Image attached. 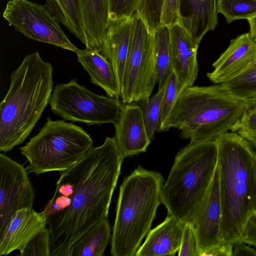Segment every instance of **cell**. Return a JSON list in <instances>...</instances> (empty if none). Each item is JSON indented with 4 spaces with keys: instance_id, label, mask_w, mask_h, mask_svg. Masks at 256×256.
<instances>
[{
    "instance_id": "3957f363",
    "label": "cell",
    "mask_w": 256,
    "mask_h": 256,
    "mask_svg": "<svg viewBox=\"0 0 256 256\" xmlns=\"http://www.w3.org/2000/svg\"><path fill=\"white\" fill-rule=\"evenodd\" d=\"M215 141L218 149L223 243L241 240L245 225L254 212L253 158L251 144L236 132Z\"/></svg>"
},
{
    "instance_id": "e0dca14e",
    "label": "cell",
    "mask_w": 256,
    "mask_h": 256,
    "mask_svg": "<svg viewBox=\"0 0 256 256\" xmlns=\"http://www.w3.org/2000/svg\"><path fill=\"white\" fill-rule=\"evenodd\" d=\"M132 24V16L110 22L100 50L112 66L120 94L129 52Z\"/></svg>"
},
{
    "instance_id": "8fae6325",
    "label": "cell",
    "mask_w": 256,
    "mask_h": 256,
    "mask_svg": "<svg viewBox=\"0 0 256 256\" xmlns=\"http://www.w3.org/2000/svg\"><path fill=\"white\" fill-rule=\"evenodd\" d=\"M35 194L24 166L0 154V235L18 210L32 208Z\"/></svg>"
},
{
    "instance_id": "d4e9b609",
    "label": "cell",
    "mask_w": 256,
    "mask_h": 256,
    "mask_svg": "<svg viewBox=\"0 0 256 256\" xmlns=\"http://www.w3.org/2000/svg\"><path fill=\"white\" fill-rule=\"evenodd\" d=\"M217 11L228 24L238 20H248L256 16V0H217Z\"/></svg>"
},
{
    "instance_id": "1f68e13d",
    "label": "cell",
    "mask_w": 256,
    "mask_h": 256,
    "mask_svg": "<svg viewBox=\"0 0 256 256\" xmlns=\"http://www.w3.org/2000/svg\"><path fill=\"white\" fill-rule=\"evenodd\" d=\"M109 22L124 17H131L136 13L138 0H108Z\"/></svg>"
},
{
    "instance_id": "9a60e30c",
    "label": "cell",
    "mask_w": 256,
    "mask_h": 256,
    "mask_svg": "<svg viewBox=\"0 0 256 256\" xmlns=\"http://www.w3.org/2000/svg\"><path fill=\"white\" fill-rule=\"evenodd\" d=\"M169 28V46L172 70L184 88L193 86L198 67L196 43L180 24Z\"/></svg>"
},
{
    "instance_id": "5b68a950",
    "label": "cell",
    "mask_w": 256,
    "mask_h": 256,
    "mask_svg": "<svg viewBox=\"0 0 256 256\" xmlns=\"http://www.w3.org/2000/svg\"><path fill=\"white\" fill-rule=\"evenodd\" d=\"M164 179L139 165L120 188L111 238L112 256H134L150 230L162 202Z\"/></svg>"
},
{
    "instance_id": "d6986e66",
    "label": "cell",
    "mask_w": 256,
    "mask_h": 256,
    "mask_svg": "<svg viewBox=\"0 0 256 256\" xmlns=\"http://www.w3.org/2000/svg\"><path fill=\"white\" fill-rule=\"evenodd\" d=\"M184 224L176 218L168 215L150 230L135 256H174L180 248Z\"/></svg>"
},
{
    "instance_id": "ab89813d",
    "label": "cell",
    "mask_w": 256,
    "mask_h": 256,
    "mask_svg": "<svg viewBox=\"0 0 256 256\" xmlns=\"http://www.w3.org/2000/svg\"><path fill=\"white\" fill-rule=\"evenodd\" d=\"M246 105L256 109V96L246 100Z\"/></svg>"
},
{
    "instance_id": "6da1fadb",
    "label": "cell",
    "mask_w": 256,
    "mask_h": 256,
    "mask_svg": "<svg viewBox=\"0 0 256 256\" xmlns=\"http://www.w3.org/2000/svg\"><path fill=\"white\" fill-rule=\"evenodd\" d=\"M124 160L114 138L106 137L70 168L60 172L72 190L70 204L49 215L51 256H65L90 228L108 218L113 192Z\"/></svg>"
},
{
    "instance_id": "836d02e7",
    "label": "cell",
    "mask_w": 256,
    "mask_h": 256,
    "mask_svg": "<svg viewBox=\"0 0 256 256\" xmlns=\"http://www.w3.org/2000/svg\"><path fill=\"white\" fill-rule=\"evenodd\" d=\"M180 0H164L162 26L170 28L179 22Z\"/></svg>"
},
{
    "instance_id": "5bb4252c",
    "label": "cell",
    "mask_w": 256,
    "mask_h": 256,
    "mask_svg": "<svg viewBox=\"0 0 256 256\" xmlns=\"http://www.w3.org/2000/svg\"><path fill=\"white\" fill-rule=\"evenodd\" d=\"M114 136L118 149L126 158L146 152L150 144L140 106L124 104L118 122L114 124Z\"/></svg>"
},
{
    "instance_id": "e575fe53",
    "label": "cell",
    "mask_w": 256,
    "mask_h": 256,
    "mask_svg": "<svg viewBox=\"0 0 256 256\" xmlns=\"http://www.w3.org/2000/svg\"><path fill=\"white\" fill-rule=\"evenodd\" d=\"M241 241L256 246V211L247 221L244 228Z\"/></svg>"
},
{
    "instance_id": "cb8c5ba5",
    "label": "cell",
    "mask_w": 256,
    "mask_h": 256,
    "mask_svg": "<svg viewBox=\"0 0 256 256\" xmlns=\"http://www.w3.org/2000/svg\"><path fill=\"white\" fill-rule=\"evenodd\" d=\"M154 54L158 87L163 84L172 72L170 59L169 28L162 26L154 34Z\"/></svg>"
},
{
    "instance_id": "d6a6232c",
    "label": "cell",
    "mask_w": 256,
    "mask_h": 256,
    "mask_svg": "<svg viewBox=\"0 0 256 256\" xmlns=\"http://www.w3.org/2000/svg\"><path fill=\"white\" fill-rule=\"evenodd\" d=\"M179 256H199L196 237L192 224H184L183 232L180 248L178 251Z\"/></svg>"
},
{
    "instance_id": "4dcf8cb0",
    "label": "cell",
    "mask_w": 256,
    "mask_h": 256,
    "mask_svg": "<svg viewBox=\"0 0 256 256\" xmlns=\"http://www.w3.org/2000/svg\"><path fill=\"white\" fill-rule=\"evenodd\" d=\"M20 256H51L50 233L44 228L20 251Z\"/></svg>"
},
{
    "instance_id": "30bf717a",
    "label": "cell",
    "mask_w": 256,
    "mask_h": 256,
    "mask_svg": "<svg viewBox=\"0 0 256 256\" xmlns=\"http://www.w3.org/2000/svg\"><path fill=\"white\" fill-rule=\"evenodd\" d=\"M2 16L9 26L30 39L76 53L78 50L68 39L46 4L28 0H10Z\"/></svg>"
},
{
    "instance_id": "ac0fdd59",
    "label": "cell",
    "mask_w": 256,
    "mask_h": 256,
    "mask_svg": "<svg viewBox=\"0 0 256 256\" xmlns=\"http://www.w3.org/2000/svg\"><path fill=\"white\" fill-rule=\"evenodd\" d=\"M218 14L217 0H180L178 24L200 44L218 24Z\"/></svg>"
},
{
    "instance_id": "7c38bea8",
    "label": "cell",
    "mask_w": 256,
    "mask_h": 256,
    "mask_svg": "<svg viewBox=\"0 0 256 256\" xmlns=\"http://www.w3.org/2000/svg\"><path fill=\"white\" fill-rule=\"evenodd\" d=\"M199 256L222 244V206L217 166L211 184L192 223Z\"/></svg>"
},
{
    "instance_id": "ffe728a7",
    "label": "cell",
    "mask_w": 256,
    "mask_h": 256,
    "mask_svg": "<svg viewBox=\"0 0 256 256\" xmlns=\"http://www.w3.org/2000/svg\"><path fill=\"white\" fill-rule=\"evenodd\" d=\"M78 60L94 84L102 88L107 96L119 98L120 92L112 66L98 50L86 48L76 52Z\"/></svg>"
},
{
    "instance_id": "f35d334b",
    "label": "cell",
    "mask_w": 256,
    "mask_h": 256,
    "mask_svg": "<svg viewBox=\"0 0 256 256\" xmlns=\"http://www.w3.org/2000/svg\"><path fill=\"white\" fill-rule=\"evenodd\" d=\"M247 20L250 25V32L256 41V16Z\"/></svg>"
},
{
    "instance_id": "484cf974",
    "label": "cell",
    "mask_w": 256,
    "mask_h": 256,
    "mask_svg": "<svg viewBox=\"0 0 256 256\" xmlns=\"http://www.w3.org/2000/svg\"><path fill=\"white\" fill-rule=\"evenodd\" d=\"M234 97L246 100L256 96V64L234 79L222 84Z\"/></svg>"
},
{
    "instance_id": "9c48e42d",
    "label": "cell",
    "mask_w": 256,
    "mask_h": 256,
    "mask_svg": "<svg viewBox=\"0 0 256 256\" xmlns=\"http://www.w3.org/2000/svg\"><path fill=\"white\" fill-rule=\"evenodd\" d=\"M157 82L154 34L134 14L120 97L123 104L148 100Z\"/></svg>"
},
{
    "instance_id": "8d00e7d4",
    "label": "cell",
    "mask_w": 256,
    "mask_h": 256,
    "mask_svg": "<svg viewBox=\"0 0 256 256\" xmlns=\"http://www.w3.org/2000/svg\"><path fill=\"white\" fill-rule=\"evenodd\" d=\"M232 256H256V250L248 246L246 243L240 240L234 244Z\"/></svg>"
},
{
    "instance_id": "277c9868",
    "label": "cell",
    "mask_w": 256,
    "mask_h": 256,
    "mask_svg": "<svg viewBox=\"0 0 256 256\" xmlns=\"http://www.w3.org/2000/svg\"><path fill=\"white\" fill-rule=\"evenodd\" d=\"M246 100L232 95L223 84L190 86L178 96L170 114L157 132L175 128L190 142L214 140L236 124Z\"/></svg>"
},
{
    "instance_id": "7402d4cb",
    "label": "cell",
    "mask_w": 256,
    "mask_h": 256,
    "mask_svg": "<svg viewBox=\"0 0 256 256\" xmlns=\"http://www.w3.org/2000/svg\"><path fill=\"white\" fill-rule=\"evenodd\" d=\"M56 20L88 46L80 0H46Z\"/></svg>"
},
{
    "instance_id": "4fadbf2b",
    "label": "cell",
    "mask_w": 256,
    "mask_h": 256,
    "mask_svg": "<svg viewBox=\"0 0 256 256\" xmlns=\"http://www.w3.org/2000/svg\"><path fill=\"white\" fill-rule=\"evenodd\" d=\"M256 64V41L249 32L231 40L230 44L212 64L208 78L215 84H222L238 77Z\"/></svg>"
},
{
    "instance_id": "2e32d148",
    "label": "cell",
    "mask_w": 256,
    "mask_h": 256,
    "mask_svg": "<svg viewBox=\"0 0 256 256\" xmlns=\"http://www.w3.org/2000/svg\"><path fill=\"white\" fill-rule=\"evenodd\" d=\"M46 224V216L42 212L32 208L17 210L0 235V256H6L15 250L20 252Z\"/></svg>"
},
{
    "instance_id": "44dd1931",
    "label": "cell",
    "mask_w": 256,
    "mask_h": 256,
    "mask_svg": "<svg viewBox=\"0 0 256 256\" xmlns=\"http://www.w3.org/2000/svg\"><path fill=\"white\" fill-rule=\"evenodd\" d=\"M86 48L100 52L109 24L108 0H80Z\"/></svg>"
},
{
    "instance_id": "4316f807",
    "label": "cell",
    "mask_w": 256,
    "mask_h": 256,
    "mask_svg": "<svg viewBox=\"0 0 256 256\" xmlns=\"http://www.w3.org/2000/svg\"><path fill=\"white\" fill-rule=\"evenodd\" d=\"M168 80L158 87V91L154 96L144 102V105L142 108L146 132L150 140H154L155 132L160 124L162 98Z\"/></svg>"
},
{
    "instance_id": "52a82bcc",
    "label": "cell",
    "mask_w": 256,
    "mask_h": 256,
    "mask_svg": "<svg viewBox=\"0 0 256 256\" xmlns=\"http://www.w3.org/2000/svg\"><path fill=\"white\" fill-rule=\"evenodd\" d=\"M93 147V140L81 127L50 117L38 134L20 148L28 162V174L38 175L67 170Z\"/></svg>"
},
{
    "instance_id": "f1b7e54d",
    "label": "cell",
    "mask_w": 256,
    "mask_h": 256,
    "mask_svg": "<svg viewBox=\"0 0 256 256\" xmlns=\"http://www.w3.org/2000/svg\"><path fill=\"white\" fill-rule=\"evenodd\" d=\"M185 88L173 72L169 76L165 88L161 106L160 118L158 130L164 124L176 100L182 90Z\"/></svg>"
},
{
    "instance_id": "d590c367",
    "label": "cell",
    "mask_w": 256,
    "mask_h": 256,
    "mask_svg": "<svg viewBox=\"0 0 256 256\" xmlns=\"http://www.w3.org/2000/svg\"><path fill=\"white\" fill-rule=\"evenodd\" d=\"M234 244L224 243L208 251L203 256H232Z\"/></svg>"
},
{
    "instance_id": "ba28073f",
    "label": "cell",
    "mask_w": 256,
    "mask_h": 256,
    "mask_svg": "<svg viewBox=\"0 0 256 256\" xmlns=\"http://www.w3.org/2000/svg\"><path fill=\"white\" fill-rule=\"evenodd\" d=\"M49 104L52 112L64 120L88 125L114 124L122 106L118 98L94 94L76 79L57 84Z\"/></svg>"
},
{
    "instance_id": "8992f818",
    "label": "cell",
    "mask_w": 256,
    "mask_h": 256,
    "mask_svg": "<svg viewBox=\"0 0 256 256\" xmlns=\"http://www.w3.org/2000/svg\"><path fill=\"white\" fill-rule=\"evenodd\" d=\"M218 164L214 140L190 142L176 156L164 183L162 202L168 215L192 223L211 184Z\"/></svg>"
},
{
    "instance_id": "f546056e",
    "label": "cell",
    "mask_w": 256,
    "mask_h": 256,
    "mask_svg": "<svg viewBox=\"0 0 256 256\" xmlns=\"http://www.w3.org/2000/svg\"><path fill=\"white\" fill-rule=\"evenodd\" d=\"M231 132H236L256 148V109L246 104L240 119Z\"/></svg>"
},
{
    "instance_id": "603a6c76",
    "label": "cell",
    "mask_w": 256,
    "mask_h": 256,
    "mask_svg": "<svg viewBox=\"0 0 256 256\" xmlns=\"http://www.w3.org/2000/svg\"><path fill=\"white\" fill-rule=\"evenodd\" d=\"M110 238V226L105 218L86 230L66 256H102Z\"/></svg>"
},
{
    "instance_id": "7a4b0ae2",
    "label": "cell",
    "mask_w": 256,
    "mask_h": 256,
    "mask_svg": "<svg viewBox=\"0 0 256 256\" xmlns=\"http://www.w3.org/2000/svg\"><path fill=\"white\" fill-rule=\"evenodd\" d=\"M53 68L38 52L26 55L10 75L0 104V151L7 152L28 137L49 103Z\"/></svg>"
},
{
    "instance_id": "83f0119b",
    "label": "cell",
    "mask_w": 256,
    "mask_h": 256,
    "mask_svg": "<svg viewBox=\"0 0 256 256\" xmlns=\"http://www.w3.org/2000/svg\"><path fill=\"white\" fill-rule=\"evenodd\" d=\"M164 0H138L136 14L154 34L162 26Z\"/></svg>"
},
{
    "instance_id": "74e56055",
    "label": "cell",
    "mask_w": 256,
    "mask_h": 256,
    "mask_svg": "<svg viewBox=\"0 0 256 256\" xmlns=\"http://www.w3.org/2000/svg\"><path fill=\"white\" fill-rule=\"evenodd\" d=\"M253 173H254V212L256 211V152H254L253 158Z\"/></svg>"
}]
</instances>
